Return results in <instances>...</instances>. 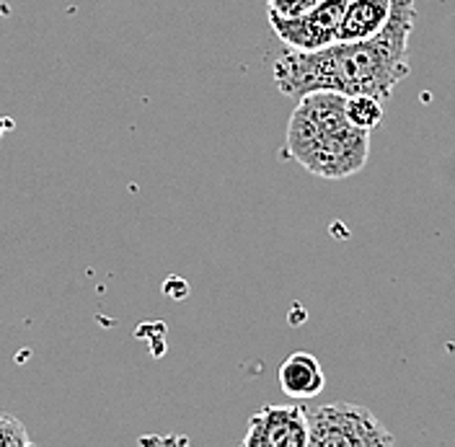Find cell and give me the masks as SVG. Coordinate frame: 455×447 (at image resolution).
<instances>
[{
    "instance_id": "1",
    "label": "cell",
    "mask_w": 455,
    "mask_h": 447,
    "mask_svg": "<svg viewBox=\"0 0 455 447\" xmlns=\"http://www.w3.org/2000/svg\"><path fill=\"white\" fill-rule=\"evenodd\" d=\"M417 24L414 0H391L388 21L378 34L360 42H334L329 47L277 57L272 76L283 96L300 99L313 91L341 96L368 93L386 101L409 73V39Z\"/></svg>"
},
{
    "instance_id": "6",
    "label": "cell",
    "mask_w": 455,
    "mask_h": 447,
    "mask_svg": "<svg viewBox=\"0 0 455 447\" xmlns=\"http://www.w3.org/2000/svg\"><path fill=\"white\" fill-rule=\"evenodd\" d=\"M277 380H280L284 395L298 398V401L315 398L326 386V375L321 370V363L308 352L290 355L277 370Z\"/></svg>"
},
{
    "instance_id": "8",
    "label": "cell",
    "mask_w": 455,
    "mask_h": 447,
    "mask_svg": "<svg viewBox=\"0 0 455 447\" xmlns=\"http://www.w3.org/2000/svg\"><path fill=\"white\" fill-rule=\"evenodd\" d=\"M344 107H347V119L363 130H375L386 119V107L378 96H368V93L347 96Z\"/></svg>"
},
{
    "instance_id": "5",
    "label": "cell",
    "mask_w": 455,
    "mask_h": 447,
    "mask_svg": "<svg viewBox=\"0 0 455 447\" xmlns=\"http://www.w3.org/2000/svg\"><path fill=\"white\" fill-rule=\"evenodd\" d=\"M308 419L303 406H264L249 419L243 447H306Z\"/></svg>"
},
{
    "instance_id": "7",
    "label": "cell",
    "mask_w": 455,
    "mask_h": 447,
    "mask_svg": "<svg viewBox=\"0 0 455 447\" xmlns=\"http://www.w3.org/2000/svg\"><path fill=\"white\" fill-rule=\"evenodd\" d=\"M388 13H391V0H349L337 31V42L370 39L388 21Z\"/></svg>"
},
{
    "instance_id": "2",
    "label": "cell",
    "mask_w": 455,
    "mask_h": 447,
    "mask_svg": "<svg viewBox=\"0 0 455 447\" xmlns=\"http://www.w3.org/2000/svg\"><path fill=\"white\" fill-rule=\"evenodd\" d=\"M347 96L313 91L298 99L287 122L284 153L321 179H349L360 173L370 156V130L347 119Z\"/></svg>"
},
{
    "instance_id": "3",
    "label": "cell",
    "mask_w": 455,
    "mask_h": 447,
    "mask_svg": "<svg viewBox=\"0 0 455 447\" xmlns=\"http://www.w3.org/2000/svg\"><path fill=\"white\" fill-rule=\"evenodd\" d=\"M311 447H386L394 435L357 403H323L306 409Z\"/></svg>"
},
{
    "instance_id": "10",
    "label": "cell",
    "mask_w": 455,
    "mask_h": 447,
    "mask_svg": "<svg viewBox=\"0 0 455 447\" xmlns=\"http://www.w3.org/2000/svg\"><path fill=\"white\" fill-rule=\"evenodd\" d=\"M269 11L277 16H300L306 11H311L313 5H318L321 0H267Z\"/></svg>"
},
{
    "instance_id": "9",
    "label": "cell",
    "mask_w": 455,
    "mask_h": 447,
    "mask_svg": "<svg viewBox=\"0 0 455 447\" xmlns=\"http://www.w3.org/2000/svg\"><path fill=\"white\" fill-rule=\"evenodd\" d=\"M34 443L24 421L11 414H0V447H28Z\"/></svg>"
},
{
    "instance_id": "4",
    "label": "cell",
    "mask_w": 455,
    "mask_h": 447,
    "mask_svg": "<svg viewBox=\"0 0 455 447\" xmlns=\"http://www.w3.org/2000/svg\"><path fill=\"white\" fill-rule=\"evenodd\" d=\"M349 0H321L300 16H277L269 11V27L287 50L313 52L337 42L344 11Z\"/></svg>"
}]
</instances>
